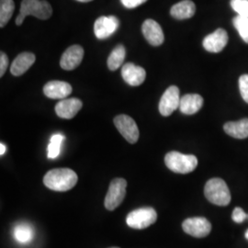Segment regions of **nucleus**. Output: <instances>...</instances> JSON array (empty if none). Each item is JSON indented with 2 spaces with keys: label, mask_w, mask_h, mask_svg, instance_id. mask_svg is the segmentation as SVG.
I'll return each instance as SVG.
<instances>
[{
  "label": "nucleus",
  "mask_w": 248,
  "mask_h": 248,
  "mask_svg": "<svg viewBox=\"0 0 248 248\" xmlns=\"http://www.w3.org/2000/svg\"><path fill=\"white\" fill-rule=\"evenodd\" d=\"M204 194L210 202L215 205L227 206L230 203V190L222 178L214 177L210 179L205 185Z\"/></svg>",
  "instance_id": "nucleus-3"
},
{
  "label": "nucleus",
  "mask_w": 248,
  "mask_h": 248,
  "mask_svg": "<svg viewBox=\"0 0 248 248\" xmlns=\"http://www.w3.org/2000/svg\"><path fill=\"white\" fill-rule=\"evenodd\" d=\"M84 57V49L80 45H72L62 53L60 66L63 70L71 71L79 66Z\"/></svg>",
  "instance_id": "nucleus-11"
},
{
  "label": "nucleus",
  "mask_w": 248,
  "mask_h": 248,
  "mask_svg": "<svg viewBox=\"0 0 248 248\" xmlns=\"http://www.w3.org/2000/svg\"></svg>",
  "instance_id": "nucleus-34"
},
{
  "label": "nucleus",
  "mask_w": 248,
  "mask_h": 248,
  "mask_svg": "<svg viewBox=\"0 0 248 248\" xmlns=\"http://www.w3.org/2000/svg\"><path fill=\"white\" fill-rule=\"evenodd\" d=\"M147 0H121L122 4L127 9H134L139 7L143 3H145Z\"/></svg>",
  "instance_id": "nucleus-30"
},
{
  "label": "nucleus",
  "mask_w": 248,
  "mask_h": 248,
  "mask_svg": "<svg viewBox=\"0 0 248 248\" xmlns=\"http://www.w3.org/2000/svg\"><path fill=\"white\" fill-rule=\"evenodd\" d=\"M122 77L128 85L138 87L144 82L146 72L141 66H138L133 62H127L122 68Z\"/></svg>",
  "instance_id": "nucleus-13"
},
{
  "label": "nucleus",
  "mask_w": 248,
  "mask_h": 248,
  "mask_svg": "<svg viewBox=\"0 0 248 248\" xmlns=\"http://www.w3.org/2000/svg\"><path fill=\"white\" fill-rule=\"evenodd\" d=\"M203 106V98L199 94H186L180 99L179 109L186 115L197 113Z\"/></svg>",
  "instance_id": "nucleus-18"
},
{
  "label": "nucleus",
  "mask_w": 248,
  "mask_h": 248,
  "mask_svg": "<svg viewBox=\"0 0 248 248\" xmlns=\"http://www.w3.org/2000/svg\"><path fill=\"white\" fill-rule=\"evenodd\" d=\"M77 1H79V2H83V3H88V2H90V1H92V0H77Z\"/></svg>",
  "instance_id": "nucleus-32"
},
{
  "label": "nucleus",
  "mask_w": 248,
  "mask_h": 248,
  "mask_svg": "<svg viewBox=\"0 0 248 248\" xmlns=\"http://www.w3.org/2000/svg\"><path fill=\"white\" fill-rule=\"evenodd\" d=\"M64 140V136L62 134H53L51 137L50 143L47 148L48 157L50 159H55L61 153V146L62 141Z\"/></svg>",
  "instance_id": "nucleus-24"
},
{
  "label": "nucleus",
  "mask_w": 248,
  "mask_h": 248,
  "mask_svg": "<svg viewBox=\"0 0 248 248\" xmlns=\"http://www.w3.org/2000/svg\"><path fill=\"white\" fill-rule=\"evenodd\" d=\"M9 66V57L4 52L0 53V77L2 78Z\"/></svg>",
  "instance_id": "nucleus-29"
},
{
  "label": "nucleus",
  "mask_w": 248,
  "mask_h": 248,
  "mask_svg": "<svg viewBox=\"0 0 248 248\" xmlns=\"http://www.w3.org/2000/svg\"><path fill=\"white\" fill-rule=\"evenodd\" d=\"M223 130L232 138L246 139L248 137V119L227 123L224 124Z\"/></svg>",
  "instance_id": "nucleus-20"
},
{
  "label": "nucleus",
  "mask_w": 248,
  "mask_h": 248,
  "mask_svg": "<svg viewBox=\"0 0 248 248\" xmlns=\"http://www.w3.org/2000/svg\"><path fill=\"white\" fill-rule=\"evenodd\" d=\"M120 26V20L115 16H101L94 24V33L99 40H105L115 33Z\"/></svg>",
  "instance_id": "nucleus-10"
},
{
  "label": "nucleus",
  "mask_w": 248,
  "mask_h": 248,
  "mask_svg": "<svg viewBox=\"0 0 248 248\" xmlns=\"http://www.w3.org/2000/svg\"><path fill=\"white\" fill-rule=\"evenodd\" d=\"M78 180L77 173L72 169H52L44 177V184L54 191L64 192L76 186Z\"/></svg>",
  "instance_id": "nucleus-1"
},
{
  "label": "nucleus",
  "mask_w": 248,
  "mask_h": 248,
  "mask_svg": "<svg viewBox=\"0 0 248 248\" xmlns=\"http://www.w3.org/2000/svg\"><path fill=\"white\" fill-rule=\"evenodd\" d=\"M239 89L242 98L248 103V75H243L240 77Z\"/></svg>",
  "instance_id": "nucleus-27"
},
{
  "label": "nucleus",
  "mask_w": 248,
  "mask_h": 248,
  "mask_svg": "<svg viewBox=\"0 0 248 248\" xmlns=\"http://www.w3.org/2000/svg\"><path fill=\"white\" fill-rule=\"evenodd\" d=\"M196 12V6L191 0H183L174 5L170 14L176 19H186L194 16Z\"/></svg>",
  "instance_id": "nucleus-19"
},
{
  "label": "nucleus",
  "mask_w": 248,
  "mask_h": 248,
  "mask_svg": "<svg viewBox=\"0 0 248 248\" xmlns=\"http://www.w3.org/2000/svg\"><path fill=\"white\" fill-rule=\"evenodd\" d=\"M5 152H6V145L1 142L0 143V155H3L5 154Z\"/></svg>",
  "instance_id": "nucleus-31"
},
{
  "label": "nucleus",
  "mask_w": 248,
  "mask_h": 248,
  "mask_svg": "<svg viewBox=\"0 0 248 248\" xmlns=\"http://www.w3.org/2000/svg\"><path fill=\"white\" fill-rule=\"evenodd\" d=\"M156 220L157 213L155 210L151 207H147L140 208L131 212L126 218V222L128 226L133 229L142 230L154 224Z\"/></svg>",
  "instance_id": "nucleus-5"
},
{
  "label": "nucleus",
  "mask_w": 248,
  "mask_h": 248,
  "mask_svg": "<svg viewBox=\"0 0 248 248\" xmlns=\"http://www.w3.org/2000/svg\"><path fill=\"white\" fill-rule=\"evenodd\" d=\"M231 6L238 16L248 18V0H231Z\"/></svg>",
  "instance_id": "nucleus-26"
},
{
  "label": "nucleus",
  "mask_w": 248,
  "mask_h": 248,
  "mask_svg": "<svg viewBox=\"0 0 248 248\" xmlns=\"http://www.w3.org/2000/svg\"><path fill=\"white\" fill-rule=\"evenodd\" d=\"M228 43V34L223 29H217L212 34L204 38V49L210 53H220Z\"/></svg>",
  "instance_id": "nucleus-12"
},
{
  "label": "nucleus",
  "mask_w": 248,
  "mask_h": 248,
  "mask_svg": "<svg viewBox=\"0 0 248 248\" xmlns=\"http://www.w3.org/2000/svg\"><path fill=\"white\" fill-rule=\"evenodd\" d=\"M233 25L243 41L248 44V18L237 16L233 18Z\"/></svg>",
  "instance_id": "nucleus-25"
},
{
  "label": "nucleus",
  "mask_w": 248,
  "mask_h": 248,
  "mask_svg": "<svg viewBox=\"0 0 248 248\" xmlns=\"http://www.w3.org/2000/svg\"><path fill=\"white\" fill-rule=\"evenodd\" d=\"M44 93L47 98L64 99L72 93L71 85L64 81H50L44 87Z\"/></svg>",
  "instance_id": "nucleus-16"
},
{
  "label": "nucleus",
  "mask_w": 248,
  "mask_h": 248,
  "mask_svg": "<svg viewBox=\"0 0 248 248\" xmlns=\"http://www.w3.org/2000/svg\"><path fill=\"white\" fill-rule=\"evenodd\" d=\"M142 34L153 46H159L164 43L165 36L159 24L154 19H146L142 26Z\"/></svg>",
  "instance_id": "nucleus-14"
},
{
  "label": "nucleus",
  "mask_w": 248,
  "mask_h": 248,
  "mask_svg": "<svg viewBox=\"0 0 248 248\" xmlns=\"http://www.w3.org/2000/svg\"><path fill=\"white\" fill-rule=\"evenodd\" d=\"M126 56V50L123 45L116 46L108 58V67L111 71H115L124 63Z\"/></svg>",
  "instance_id": "nucleus-22"
},
{
  "label": "nucleus",
  "mask_w": 248,
  "mask_h": 248,
  "mask_svg": "<svg viewBox=\"0 0 248 248\" xmlns=\"http://www.w3.org/2000/svg\"><path fill=\"white\" fill-rule=\"evenodd\" d=\"M165 163L166 166L175 173L187 174L195 170L198 166V159L193 155H183L173 151L167 154Z\"/></svg>",
  "instance_id": "nucleus-4"
},
{
  "label": "nucleus",
  "mask_w": 248,
  "mask_h": 248,
  "mask_svg": "<svg viewBox=\"0 0 248 248\" xmlns=\"http://www.w3.org/2000/svg\"><path fill=\"white\" fill-rule=\"evenodd\" d=\"M13 236L20 244H29L34 237L32 226L27 222L18 223L13 229Z\"/></svg>",
  "instance_id": "nucleus-21"
},
{
  "label": "nucleus",
  "mask_w": 248,
  "mask_h": 248,
  "mask_svg": "<svg viewBox=\"0 0 248 248\" xmlns=\"http://www.w3.org/2000/svg\"><path fill=\"white\" fill-rule=\"evenodd\" d=\"M246 238L248 240V230L246 232Z\"/></svg>",
  "instance_id": "nucleus-33"
},
{
  "label": "nucleus",
  "mask_w": 248,
  "mask_h": 248,
  "mask_svg": "<svg viewBox=\"0 0 248 248\" xmlns=\"http://www.w3.org/2000/svg\"><path fill=\"white\" fill-rule=\"evenodd\" d=\"M180 99L179 89L177 86L169 87L160 99L159 111L161 115L168 117L179 108Z\"/></svg>",
  "instance_id": "nucleus-9"
},
{
  "label": "nucleus",
  "mask_w": 248,
  "mask_h": 248,
  "mask_svg": "<svg viewBox=\"0 0 248 248\" xmlns=\"http://www.w3.org/2000/svg\"><path fill=\"white\" fill-rule=\"evenodd\" d=\"M82 107L83 103L78 98H64L56 104L55 112L62 119L70 120L78 113Z\"/></svg>",
  "instance_id": "nucleus-15"
},
{
  "label": "nucleus",
  "mask_w": 248,
  "mask_h": 248,
  "mask_svg": "<svg viewBox=\"0 0 248 248\" xmlns=\"http://www.w3.org/2000/svg\"><path fill=\"white\" fill-rule=\"evenodd\" d=\"M35 54L28 52L21 53L18 54L12 62L10 73L15 77L22 76L31 67V65L35 62Z\"/></svg>",
  "instance_id": "nucleus-17"
},
{
  "label": "nucleus",
  "mask_w": 248,
  "mask_h": 248,
  "mask_svg": "<svg viewBox=\"0 0 248 248\" xmlns=\"http://www.w3.org/2000/svg\"><path fill=\"white\" fill-rule=\"evenodd\" d=\"M184 232L197 238H203L210 234L212 224L204 217L188 218L182 223Z\"/></svg>",
  "instance_id": "nucleus-8"
},
{
  "label": "nucleus",
  "mask_w": 248,
  "mask_h": 248,
  "mask_svg": "<svg viewBox=\"0 0 248 248\" xmlns=\"http://www.w3.org/2000/svg\"><path fill=\"white\" fill-rule=\"evenodd\" d=\"M114 124L116 128L120 133L126 139L127 142L130 143H135L139 139V129L136 123L133 118L130 116L122 115L116 116L114 118Z\"/></svg>",
  "instance_id": "nucleus-7"
},
{
  "label": "nucleus",
  "mask_w": 248,
  "mask_h": 248,
  "mask_svg": "<svg viewBox=\"0 0 248 248\" xmlns=\"http://www.w3.org/2000/svg\"><path fill=\"white\" fill-rule=\"evenodd\" d=\"M232 220L237 223H241V222H244L247 218H248V215L247 213L244 212V210L242 208L239 207H236L232 213Z\"/></svg>",
  "instance_id": "nucleus-28"
},
{
  "label": "nucleus",
  "mask_w": 248,
  "mask_h": 248,
  "mask_svg": "<svg viewBox=\"0 0 248 248\" xmlns=\"http://www.w3.org/2000/svg\"><path fill=\"white\" fill-rule=\"evenodd\" d=\"M52 14V6L46 0H22L19 14L16 18V25L20 26L28 16L45 20L51 18Z\"/></svg>",
  "instance_id": "nucleus-2"
},
{
  "label": "nucleus",
  "mask_w": 248,
  "mask_h": 248,
  "mask_svg": "<svg viewBox=\"0 0 248 248\" xmlns=\"http://www.w3.org/2000/svg\"><path fill=\"white\" fill-rule=\"evenodd\" d=\"M15 9L13 0H0V27L4 28L12 17Z\"/></svg>",
  "instance_id": "nucleus-23"
},
{
  "label": "nucleus",
  "mask_w": 248,
  "mask_h": 248,
  "mask_svg": "<svg viewBox=\"0 0 248 248\" xmlns=\"http://www.w3.org/2000/svg\"><path fill=\"white\" fill-rule=\"evenodd\" d=\"M127 181L124 178H114L108 187L105 198V208L108 211H114L123 203L126 195Z\"/></svg>",
  "instance_id": "nucleus-6"
}]
</instances>
